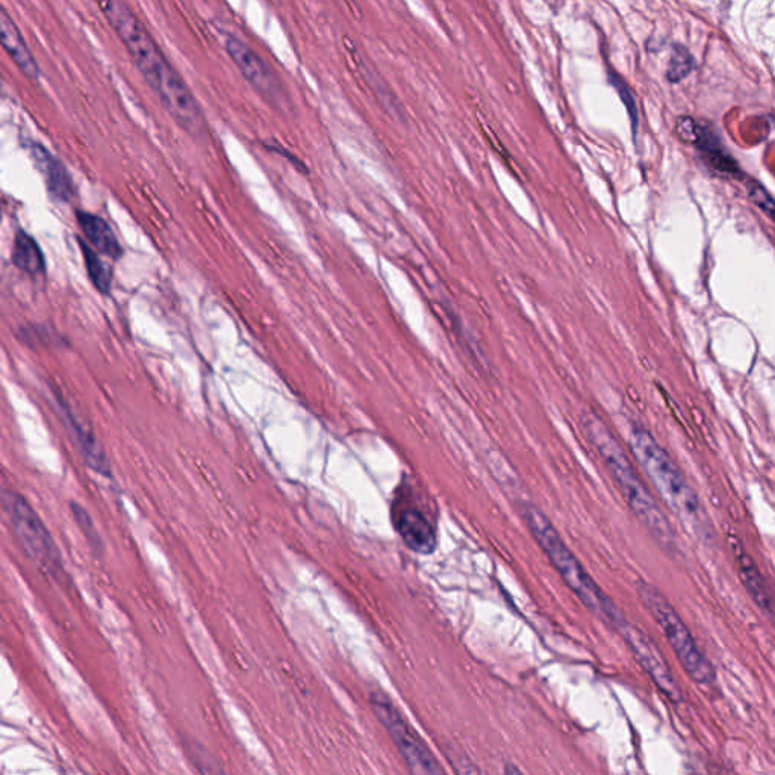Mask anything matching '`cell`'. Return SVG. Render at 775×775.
Here are the masks:
<instances>
[{"label": "cell", "mask_w": 775, "mask_h": 775, "mask_svg": "<svg viewBox=\"0 0 775 775\" xmlns=\"http://www.w3.org/2000/svg\"><path fill=\"white\" fill-rule=\"evenodd\" d=\"M72 514L75 517L76 523L81 527L82 533L87 538L88 544L94 551H100L103 548L102 539H100L99 533H97L96 527H94L93 520H91L90 514L82 508L78 503H72Z\"/></svg>", "instance_id": "ffe728a7"}, {"label": "cell", "mask_w": 775, "mask_h": 775, "mask_svg": "<svg viewBox=\"0 0 775 775\" xmlns=\"http://www.w3.org/2000/svg\"><path fill=\"white\" fill-rule=\"evenodd\" d=\"M2 503L11 527L25 547L26 553L52 576L63 573L60 550L28 500L19 492L4 491Z\"/></svg>", "instance_id": "8992f818"}, {"label": "cell", "mask_w": 775, "mask_h": 775, "mask_svg": "<svg viewBox=\"0 0 775 775\" xmlns=\"http://www.w3.org/2000/svg\"><path fill=\"white\" fill-rule=\"evenodd\" d=\"M733 550H735L736 561H738L739 565V573H741L742 580H744L745 588L748 589L751 597L756 601L757 606L775 620V603L774 600H772L771 595H769L768 588H766L765 580H763L759 568L756 567L753 559L742 550L741 544L733 545Z\"/></svg>", "instance_id": "2e32d148"}, {"label": "cell", "mask_w": 775, "mask_h": 775, "mask_svg": "<svg viewBox=\"0 0 775 775\" xmlns=\"http://www.w3.org/2000/svg\"><path fill=\"white\" fill-rule=\"evenodd\" d=\"M394 527L408 548L418 555H430L436 548L438 536L430 518L420 509L403 506L394 512Z\"/></svg>", "instance_id": "7c38bea8"}, {"label": "cell", "mask_w": 775, "mask_h": 775, "mask_svg": "<svg viewBox=\"0 0 775 775\" xmlns=\"http://www.w3.org/2000/svg\"><path fill=\"white\" fill-rule=\"evenodd\" d=\"M76 218H78L79 228L84 232L85 238L90 241L91 246L97 252L114 259V261H119L122 258V244L117 240L111 226L102 217L91 214V212L78 211Z\"/></svg>", "instance_id": "9a60e30c"}, {"label": "cell", "mask_w": 775, "mask_h": 775, "mask_svg": "<svg viewBox=\"0 0 775 775\" xmlns=\"http://www.w3.org/2000/svg\"><path fill=\"white\" fill-rule=\"evenodd\" d=\"M612 629L626 641L633 656L644 668L645 673L656 683L657 688L674 703H680L683 698L682 689L677 685L667 660L663 659L662 653L657 645L651 641L650 636L642 632L635 624L630 623L626 617L620 618Z\"/></svg>", "instance_id": "9c48e42d"}, {"label": "cell", "mask_w": 775, "mask_h": 775, "mask_svg": "<svg viewBox=\"0 0 775 775\" xmlns=\"http://www.w3.org/2000/svg\"><path fill=\"white\" fill-rule=\"evenodd\" d=\"M82 256H84L85 268H87L88 278L97 291L103 296L111 294V285H113V273L111 268L100 259L99 252L91 249L90 244L79 240Z\"/></svg>", "instance_id": "ac0fdd59"}, {"label": "cell", "mask_w": 775, "mask_h": 775, "mask_svg": "<svg viewBox=\"0 0 775 775\" xmlns=\"http://www.w3.org/2000/svg\"><path fill=\"white\" fill-rule=\"evenodd\" d=\"M630 447L667 505L689 526L704 529L703 508L697 494L654 436L644 427H633Z\"/></svg>", "instance_id": "277c9868"}, {"label": "cell", "mask_w": 775, "mask_h": 775, "mask_svg": "<svg viewBox=\"0 0 775 775\" xmlns=\"http://www.w3.org/2000/svg\"><path fill=\"white\" fill-rule=\"evenodd\" d=\"M609 81L614 85L615 90L620 94L621 100H623L624 105H626L630 119H632L633 132H636V129H638V108H636L635 97L630 93L626 82H624L623 78H620L617 73L609 72Z\"/></svg>", "instance_id": "7402d4cb"}, {"label": "cell", "mask_w": 775, "mask_h": 775, "mask_svg": "<svg viewBox=\"0 0 775 775\" xmlns=\"http://www.w3.org/2000/svg\"><path fill=\"white\" fill-rule=\"evenodd\" d=\"M748 196L753 200L754 205L759 206L769 218L775 223V199L766 191L765 187L759 182H748Z\"/></svg>", "instance_id": "44dd1931"}, {"label": "cell", "mask_w": 775, "mask_h": 775, "mask_svg": "<svg viewBox=\"0 0 775 775\" xmlns=\"http://www.w3.org/2000/svg\"><path fill=\"white\" fill-rule=\"evenodd\" d=\"M228 52L243 78L252 85L253 90L278 111L290 108V96L285 90V84L278 73L271 69L267 61L262 60L258 53L234 35H228L225 41Z\"/></svg>", "instance_id": "ba28073f"}, {"label": "cell", "mask_w": 775, "mask_h": 775, "mask_svg": "<svg viewBox=\"0 0 775 775\" xmlns=\"http://www.w3.org/2000/svg\"><path fill=\"white\" fill-rule=\"evenodd\" d=\"M774 125H775V117H774Z\"/></svg>", "instance_id": "603a6c76"}, {"label": "cell", "mask_w": 775, "mask_h": 775, "mask_svg": "<svg viewBox=\"0 0 775 775\" xmlns=\"http://www.w3.org/2000/svg\"><path fill=\"white\" fill-rule=\"evenodd\" d=\"M524 520H526L533 538L541 545L542 551L550 559L559 576L567 583L568 588L604 623L614 627V624L623 617V612L589 576L588 571L583 568L579 559L565 544L556 527L539 509L533 508V506H527L524 509Z\"/></svg>", "instance_id": "3957f363"}, {"label": "cell", "mask_w": 775, "mask_h": 775, "mask_svg": "<svg viewBox=\"0 0 775 775\" xmlns=\"http://www.w3.org/2000/svg\"><path fill=\"white\" fill-rule=\"evenodd\" d=\"M677 131H679L680 137L697 146L704 161L716 172L732 176L741 173L738 162L724 149L723 144L712 129L697 125L692 119H680Z\"/></svg>", "instance_id": "30bf717a"}, {"label": "cell", "mask_w": 775, "mask_h": 775, "mask_svg": "<svg viewBox=\"0 0 775 775\" xmlns=\"http://www.w3.org/2000/svg\"><path fill=\"white\" fill-rule=\"evenodd\" d=\"M583 427L586 436L592 442L603 458L604 464L611 471L612 477L617 482L621 494L626 498L627 505L632 509L635 517L650 530L657 542L665 547H673L674 533L668 518L660 509L659 503L654 500L647 486L639 479L638 473L633 468L632 462L627 458L626 452L620 446L614 433L603 423L598 415L588 412L583 417Z\"/></svg>", "instance_id": "7a4b0ae2"}, {"label": "cell", "mask_w": 775, "mask_h": 775, "mask_svg": "<svg viewBox=\"0 0 775 775\" xmlns=\"http://www.w3.org/2000/svg\"><path fill=\"white\" fill-rule=\"evenodd\" d=\"M694 69V58L686 47L676 46L671 55L670 66H668V79L671 82H679L685 79Z\"/></svg>", "instance_id": "d6986e66"}, {"label": "cell", "mask_w": 775, "mask_h": 775, "mask_svg": "<svg viewBox=\"0 0 775 775\" xmlns=\"http://www.w3.org/2000/svg\"><path fill=\"white\" fill-rule=\"evenodd\" d=\"M370 704L377 719L385 726L396 744L397 750L402 754L403 760L408 765L409 771L414 774H442L444 768L439 765L429 748L426 747L420 736L406 723L402 713L394 706L393 701L383 692H373L370 695Z\"/></svg>", "instance_id": "52a82bcc"}, {"label": "cell", "mask_w": 775, "mask_h": 775, "mask_svg": "<svg viewBox=\"0 0 775 775\" xmlns=\"http://www.w3.org/2000/svg\"><path fill=\"white\" fill-rule=\"evenodd\" d=\"M58 406H60L61 417H63L64 423H66V427L69 429L70 435H72L73 442H75L76 447L81 452L85 464L91 470L99 473L100 476L111 477V464H109V459L106 458L105 452H103L102 446H100L94 433L78 420V417L73 414L69 405L60 397H58Z\"/></svg>", "instance_id": "4fadbf2b"}, {"label": "cell", "mask_w": 775, "mask_h": 775, "mask_svg": "<svg viewBox=\"0 0 775 775\" xmlns=\"http://www.w3.org/2000/svg\"><path fill=\"white\" fill-rule=\"evenodd\" d=\"M103 16L125 44L150 90L158 97L167 113L194 138L205 137L206 120L202 108L178 70L165 58L146 25L129 8L125 0H96Z\"/></svg>", "instance_id": "6da1fadb"}, {"label": "cell", "mask_w": 775, "mask_h": 775, "mask_svg": "<svg viewBox=\"0 0 775 775\" xmlns=\"http://www.w3.org/2000/svg\"><path fill=\"white\" fill-rule=\"evenodd\" d=\"M11 262L23 273L37 278L46 273V261L37 241L25 231H19L14 238L13 255Z\"/></svg>", "instance_id": "e0dca14e"}, {"label": "cell", "mask_w": 775, "mask_h": 775, "mask_svg": "<svg viewBox=\"0 0 775 775\" xmlns=\"http://www.w3.org/2000/svg\"><path fill=\"white\" fill-rule=\"evenodd\" d=\"M26 149H28L32 161L35 162V167L43 175L50 196L58 200V202H72L76 194V188L69 170L66 169V165L57 156H53L46 147L41 146L40 143L28 141Z\"/></svg>", "instance_id": "8fae6325"}, {"label": "cell", "mask_w": 775, "mask_h": 775, "mask_svg": "<svg viewBox=\"0 0 775 775\" xmlns=\"http://www.w3.org/2000/svg\"><path fill=\"white\" fill-rule=\"evenodd\" d=\"M0 31H2V44L8 55L13 58L16 66L22 70L23 75L31 81H38L41 76L40 66L32 55L31 49L26 44L22 32L17 28L14 20L8 16L7 11L0 14Z\"/></svg>", "instance_id": "5bb4252c"}, {"label": "cell", "mask_w": 775, "mask_h": 775, "mask_svg": "<svg viewBox=\"0 0 775 775\" xmlns=\"http://www.w3.org/2000/svg\"><path fill=\"white\" fill-rule=\"evenodd\" d=\"M638 594L648 612L653 615L656 623L667 636L671 648L682 663L683 670L698 685H710L715 680V671L707 657L695 642L694 636L677 614L673 604L663 597L662 592L654 586L641 583L638 586Z\"/></svg>", "instance_id": "5b68a950"}]
</instances>
